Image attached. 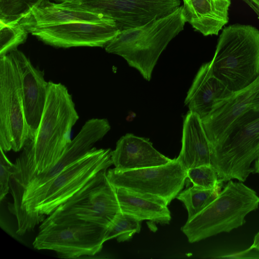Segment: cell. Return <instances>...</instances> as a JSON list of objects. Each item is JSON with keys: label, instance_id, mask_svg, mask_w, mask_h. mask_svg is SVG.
<instances>
[{"label": "cell", "instance_id": "16", "mask_svg": "<svg viewBox=\"0 0 259 259\" xmlns=\"http://www.w3.org/2000/svg\"><path fill=\"white\" fill-rule=\"evenodd\" d=\"M111 157L114 168L118 171L160 166L172 160L156 150L149 139L132 134L118 140Z\"/></svg>", "mask_w": 259, "mask_h": 259}, {"label": "cell", "instance_id": "21", "mask_svg": "<svg viewBox=\"0 0 259 259\" xmlns=\"http://www.w3.org/2000/svg\"><path fill=\"white\" fill-rule=\"evenodd\" d=\"M121 211L139 219L168 224L171 215L162 201L122 188H115Z\"/></svg>", "mask_w": 259, "mask_h": 259}, {"label": "cell", "instance_id": "12", "mask_svg": "<svg viewBox=\"0 0 259 259\" xmlns=\"http://www.w3.org/2000/svg\"><path fill=\"white\" fill-rule=\"evenodd\" d=\"M180 0H74L59 4L74 10L112 19L120 31L136 28L165 16L180 7Z\"/></svg>", "mask_w": 259, "mask_h": 259}, {"label": "cell", "instance_id": "18", "mask_svg": "<svg viewBox=\"0 0 259 259\" xmlns=\"http://www.w3.org/2000/svg\"><path fill=\"white\" fill-rule=\"evenodd\" d=\"M183 166L191 168L211 163V147L200 116L189 111L183 126L182 148L176 158Z\"/></svg>", "mask_w": 259, "mask_h": 259}, {"label": "cell", "instance_id": "24", "mask_svg": "<svg viewBox=\"0 0 259 259\" xmlns=\"http://www.w3.org/2000/svg\"><path fill=\"white\" fill-rule=\"evenodd\" d=\"M45 0H0V21L9 24L19 22Z\"/></svg>", "mask_w": 259, "mask_h": 259}, {"label": "cell", "instance_id": "32", "mask_svg": "<svg viewBox=\"0 0 259 259\" xmlns=\"http://www.w3.org/2000/svg\"><path fill=\"white\" fill-rule=\"evenodd\" d=\"M57 2H60L61 3L62 2H71L73 1L74 0H54Z\"/></svg>", "mask_w": 259, "mask_h": 259}, {"label": "cell", "instance_id": "31", "mask_svg": "<svg viewBox=\"0 0 259 259\" xmlns=\"http://www.w3.org/2000/svg\"><path fill=\"white\" fill-rule=\"evenodd\" d=\"M254 6L255 5L257 9H259V0H248Z\"/></svg>", "mask_w": 259, "mask_h": 259}, {"label": "cell", "instance_id": "26", "mask_svg": "<svg viewBox=\"0 0 259 259\" xmlns=\"http://www.w3.org/2000/svg\"><path fill=\"white\" fill-rule=\"evenodd\" d=\"M187 178L193 186L202 189H214L222 184L211 164L202 165L187 170Z\"/></svg>", "mask_w": 259, "mask_h": 259}, {"label": "cell", "instance_id": "2", "mask_svg": "<svg viewBox=\"0 0 259 259\" xmlns=\"http://www.w3.org/2000/svg\"><path fill=\"white\" fill-rule=\"evenodd\" d=\"M110 149L94 147L84 156L71 164L49 182L35 191L16 215L17 233L22 235L32 230L45 215H50L66 202L99 172L111 166Z\"/></svg>", "mask_w": 259, "mask_h": 259}, {"label": "cell", "instance_id": "4", "mask_svg": "<svg viewBox=\"0 0 259 259\" xmlns=\"http://www.w3.org/2000/svg\"><path fill=\"white\" fill-rule=\"evenodd\" d=\"M210 62L214 75L232 92L249 85L259 76V30L238 24L225 27Z\"/></svg>", "mask_w": 259, "mask_h": 259}, {"label": "cell", "instance_id": "11", "mask_svg": "<svg viewBox=\"0 0 259 259\" xmlns=\"http://www.w3.org/2000/svg\"><path fill=\"white\" fill-rule=\"evenodd\" d=\"M29 140L17 67L9 54L0 56V148L18 152Z\"/></svg>", "mask_w": 259, "mask_h": 259}, {"label": "cell", "instance_id": "3", "mask_svg": "<svg viewBox=\"0 0 259 259\" xmlns=\"http://www.w3.org/2000/svg\"><path fill=\"white\" fill-rule=\"evenodd\" d=\"M183 6L145 25L120 31L105 46L106 51L122 57L147 80L169 42L184 30Z\"/></svg>", "mask_w": 259, "mask_h": 259}, {"label": "cell", "instance_id": "27", "mask_svg": "<svg viewBox=\"0 0 259 259\" xmlns=\"http://www.w3.org/2000/svg\"><path fill=\"white\" fill-rule=\"evenodd\" d=\"M0 154V200L8 193L10 178L13 174L14 164L11 162L1 148Z\"/></svg>", "mask_w": 259, "mask_h": 259}, {"label": "cell", "instance_id": "6", "mask_svg": "<svg viewBox=\"0 0 259 259\" xmlns=\"http://www.w3.org/2000/svg\"><path fill=\"white\" fill-rule=\"evenodd\" d=\"M258 157L259 110L251 108L211 147V163L221 182L232 179L243 182L253 172L251 164Z\"/></svg>", "mask_w": 259, "mask_h": 259}, {"label": "cell", "instance_id": "20", "mask_svg": "<svg viewBox=\"0 0 259 259\" xmlns=\"http://www.w3.org/2000/svg\"><path fill=\"white\" fill-rule=\"evenodd\" d=\"M113 21L99 14L72 10L45 0L19 23L24 28L73 22L102 23Z\"/></svg>", "mask_w": 259, "mask_h": 259}, {"label": "cell", "instance_id": "30", "mask_svg": "<svg viewBox=\"0 0 259 259\" xmlns=\"http://www.w3.org/2000/svg\"><path fill=\"white\" fill-rule=\"evenodd\" d=\"M253 168L254 169L253 172L259 174V157L254 161Z\"/></svg>", "mask_w": 259, "mask_h": 259}, {"label": "cell", "instance_id": "1", "mask_svg": "<svg viewBox=\"0 0 259 259\" xmlns=\"http://www.w3.org/2000/svg\"><path fill=\"white\" fill-rule=\"evenodd\" d=\"M78 118L67 88L49 81L47 101L35 138L25 145L14 164L11 177L38 174L54 165L71 142V130Z\"/></svg>", "mask_w": 259, "mask_h": 259}, {"label": "cell", "instance_id": "25", "mask_svg": "<svg viewBox=\"0 0 259 259\" xmlns=\"http://www.w3.org/2000/svg\"><path fill=\"white\" fill-rule=\"evenodd\" d=\"M0 56L7 55L23 44L28 31L19 23H0Z\"/></svg>", "mask_w": 259, "mask_h": 259}, {"label": "cell", "instance_id": "10", "mask_svg": "<svg viewBox=\"0 0 259 259\" xmlns=\"http://www.w3.org/2000/svg\"><path fill=\"white\" fill-rule=\"evenodd\" d=\"M107 177L115 188L154 198L168 206L183 189L187 170L174 158L157 166L125 171L110 169Z\"/></svg>", "mask_w": 259, "mask_h": 259}, {"label": "cell", "instance_id": "17", "mask_svg": "<svg viewBox=\"0 0 259 259\" xmlns=\"http://www.w3.org/2000/svg\"><path fill=\"white\" fill-rule=\"evenodd\" d=\"M233 92L214 75L209 62L199 68L188 91L185 104L189 111L196 113L203 119Z\"/></svg>", "mask_w": 259, "mask_h": 259}, {"label": "cell", "instance_id": "15", "mask_svg": "<svg viewBox=\"0 0 259 259\" xmlns=\"http://www.w3.org/2000/svg\"><path fill=\"white\" fill-rule=\"evenodd\" d=\"M258 91L259 76L247 87L233 92L201 119L210 147L222 140L233 125L252 108L253 100Z\"/></svg>", "mask_w": 259, "mask_h": 259}, {"label": "cell", "instance_id": "13", "mask_svg": "<svg viewBox=\"0 0 259 259\" xmlns=\"http://www.w3.org/2000/svg\"><path fill=\"white\" fill-rule=\"evenodd\" d=\"M47 45L68 48L75 47H103L120 32L115 22H73L25 28Z\"/></svg>", "mask_w": 259, "mask_h": 259}, {"label": "cell", "instance_id": "23", "mask_svg": "<svg viewBox=\"0 0 259 259\" xmlns=\"http://www.w3.org/2000/svg\"><path fill=\"white\" fill-rule=\"evenodd\" d=\"M142 221L130 214L120 212L108 226L105 241L116 238L118 242H124L131 239L141 230Z\"/></svg>", "mask_w": 259, "mask_h": 259}, {"label": "cell", "instance_id": "28", "mask_svg": "<svg viewBox=\"0 0 259 259\" xmlns=\"http://www.w3.org/2000/svg\"><path fill=\"white\" fill-rule=\"evenodd\" d=\"M252 249H255L257 251L259 250V231L254 236L253 243L248 250Z\"/></svg>", "mask_w": 259, "mask_h": 259}, {"label": "cell", "instance_id": "19", "mask_svg": "<svg viewBox=\"0 0 259 259\" xmlns=\"http://www.w3.org/2000/svg\"><path fill=\"white\" fill-rule=\"evenodd\" d=\"M186 22L204 36L217 35L228 23L230 0H183Z\"/></svg>", "mask_w": 259, "mask_h": 259}, {"label": "cell", "instance_id": "14", "mask_svg": "<svg viewBox=\"0 0 259 259\" xmlns=\"http://www.w3.org/2000/svg\"><path fill=\"white\" fill-rule=\"evenodd\" d=\"M19 75L21 95L29 140H34L45 108L49 82L45 73L32 64L29 58L17 49L9 54Z\"/></svg>", "mask_w": 259, "mask_h": 259}, {"label": "cell", "instance_id": "7", "mask_svg": "<svg viewBox=\"0 0 259 259\" xmlns=\"http://www.w3.org/2000/svg\"><path fill=\"white\" fill-rule=\"evenodd\" d=\"M120 212L115 188L107 178V169H104L49 215L39 229L52 223L73 220L108 227Z\"/></svg>", "mask_w": 259, "mask_h": 259}, {"label": "cell", "instance_id": "29", "mask_svg": "<svg viewBox=\"0 0 259 259\" xmlns=\"http://www.w3.org/2000/svg\"><path fill=\"white\" fill-rule=\"evenodd\" d=\"M252 108L254 110H259V91L253 100Z\"/></svg>", "mask_w": 259, "mask_h": 259}, {"label": "cell", "instance_id": "8", "mask_svg": "<svg viewBox=\"0 0 259 259\" xmlns=\"http://www.w3.org/2000/svg\"><path fill=\"white\" fill-rule=\"evenodd\" d=\"M110 128L106 119H89L71 140L60 159L52 167L40 173L24 177H11L9 185L14 199L13 203L9 206L11 212L16 215L22 203L35 191L87 154L94 148L95 144L107 134Z\"/></svg>", "mask_w": 259, "mask_h": 259}, {"label": "cell", "instance_id": "5", "mask_svg": "<svg viewBox=\"0 0 259 259\" xmlns=\"http://www.w3.org/2000/svg\"><path fill=\"white\" fill-rule=\"evenodd\" d=\"M259 197L242 182L230 180L203 210L187 221L181 231L190 243L242 226L245 217L256 210Z\"/></svg>", "mask_w": 259, "mask_h": 259}, {"label": "cell", "instance_id": "22", "mask_svg": "<svg viewBox=\"0 0 259 259\" xmlns=\"http://www.w3.org/2000/svg\"><path fill=\"white\" fill-rule=\"evenodd\" d=\"M220 187L202 189L194 186L181 192L176 197L185 205L188 214L187 221L203 210L219 194Z\"/></svg>", "mask_w": 259, "mask_h": 259}, {"label": "cell", "instance_id": "9", "mask_svg": "<svg viewBox=\"0 0 259 259\" xmlns=\"http://www.w3.org/2000/svg\"><path fill=\"white\" fill-rule=\"evenodd\" d=\"M107 228L81 220L52 223L39 229L33 246L53 250L62 257L94 255L101 250Z\"/></svg>", "mask_w": 259, "mask_h": 259}]
</instances>
